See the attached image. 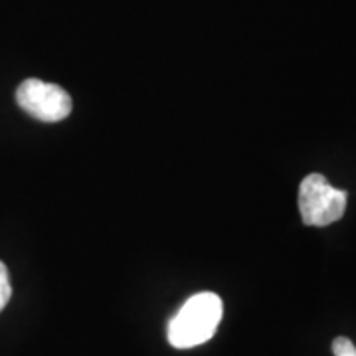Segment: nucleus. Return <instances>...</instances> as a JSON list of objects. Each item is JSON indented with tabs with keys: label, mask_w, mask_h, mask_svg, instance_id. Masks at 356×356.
Wrapping results in <instances>:
<instances>
[{
	"label": "nucleus",
	"mask_w": 356,
	"mask_h": 356,
	"mask_svg": "<svg viewBox=\"0 0 356 356\" xmlns=\"http://www.w3.org/2000/svg\"><path fill=\"white\" fill-rule=\"evenodd\" d=\"M224 305L216 293L192 295L168 323V343L175 348H192L210 341L222 321Z\"/></svg>",
	"instance_id": "1"
},
{
	"label": "nucleus",
	"mask_w": 356,
	"mask_h": 356,
	"mask_svg": "<svg viewBox=\"0 0 356 356\" xmlns=\"http://www.w3.org/2000/svg\"><path fill=\"white\" fill-rule=\"evenodd\" d=\"M346 210V192L332 188L323 175H309L299 186V212L307 226L325 228L339 222Z\"/></svg>",
	"instance_id": "2"
},
{
	"label": "nucleus",
	"mask_w": 356,
	"mask_h": 356,
	"mask_svg": "<svg viewBox=\"0 0 356 356\" xmlns=\"http://www.w3.org/2000/svg\"><path fill=\"white\" fill-rule=\"evenodd\" d=\"M16 103L26 113L44 123H58L72 113V97L56 83L36 77L24 79L16 89Z\"/></svg>",
	"instance_id": "3"
},
{
	"label": "nucleus",
	"mask_w": 356,
	"mask_h": 356,
	"mask_svg": "<svg viewBox=\"0 0 356 356\" xmlns=\"http://www.w3.org/2000/svg\"><path fill=\"white\" fill-rule=\"evenodd\" d=\"M10 297H13V285H10V277H8V269L0 261V313L8 305Z\"/></svg>",
	"instance_id": "4"
},
{
	"label": "nucleus",
	"mask_w": 356,
	"mask_h": 356,
	"mask_svg": "<svg viewBox=\"0 0 356 356\" xmlns=\"http://www.w3.org/2000/svg\"><path fill=\"white\" fill-rule=\"evenodd\" d=\"M332 355L334 356H356V346L346 337H337L332 341Z\"/></svg>",
	"instance_id": "5"
}]
</instances>
